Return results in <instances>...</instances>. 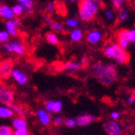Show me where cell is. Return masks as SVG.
Listing matches in <instances>:
<instances>
[{"instance_id": "6da1fadb", "label": "cell", "mask_w": 135, "mask_h": 135, "mask_svg": "<svg viewBox=\"0 0 135 135\" xmlns=\"http://www.w3.org/2000/svg\"><path fill=\"white\" fill-rule=\"evenodd\" d=\"M91 73L99 83L104 86L113 85L118 79V71L114 64L103 61H95L93 63Z\"/></svg>"}, {"instance_id": "7a4b0ae2", "label": "cell", "mask_w": 135, "mask_h": 135, "mask_svg": "<svg viewBox=\"0 0 135 135\" xmlns=\"http://www.w3.org/2000/svg\"><path fill=\"white\" fill-rule=\"evenodd\" d=\"M103 54L109 60L114 61L116 64L123 65L129 61V54L126 49L120 46L116 42L108 43L103 48Z\"/></svg>"}, {"instance_id": "3957f363", "label": "cell", "mask_w": 135, "mask_h": 135, "mask_svg": "<svg viewBox=\"0 0 135 135\" xmlns=\"http://www.w3.org/2000/svg\"><path fill=\"white\" fill-rule=\"evenodd\" d=\"M100 5L92 0H79V18L82 22L89 23L98 13Z\"/></svg>"}, {"instance_id": "277c9868", "label": "cell", "mask_w": 135, "mask_h": 135, "mask_svg": "<svg viewBox=\"0 0 135 135\" xmlns=\"http://www.w3.org/2000/svg\"><path fill=\"white\" fill-rule=\"evenodd\" d=\"M2 49L6 53L9 54H14L17 56H23L26 54L27 48H26L25 44L18 38H12L2 45Z\"/></svg>"}, {"instance_id": "5b68a950", "label": "cell", "mask_w": 135, "mask_h": 135, "mask_svg": "<svg viewBox=\"0 0 135 135\" xmlns=\"http://www.w3.org/2000/svg\"><path fill=\"white\" fill-rule=\"evenodd\" d=\"M102 128L107 135H122L123 133V127L117 120H106L102 125Z\"/></svg>"}, {"instance_id": "8992f818", "label": "cell", "mask_w": 135, "mask_h": 135, "mask_svg": "<svg viewBox=\"0 0 135 135\" xmlns=\"http://www.w3.org/2000/svg\"><path fill=\"white\" fill-rule=\"evenodd\" d=\"M14 102V94L13 92L6 87V86L0 84V105H11Z\"/></svg>"}, {"instance_id": "52a82bcc", "label": "cell", "mask_w": 135, "mask_h": 135, "mask_svg": "<svg viewBox=\"0 0 135 135\" xmlns=\"http://www.w3.org/2000/svg\"><path fill=\"white\" fill-rule=\"evenodd\" d=\"M45 109L47 113H54V114H60L63 109V103L61 100L57 99H50L45 101Z\"/></svg>"}, {"instance_id": "ba28073f", "label": "cell", "mask_w": 135, "mask_h": 135, "mask_svg": "<svg viewBox=\"0 0 135 135\" xmlns=\"http://www.w3.org/2000/svg\"><path fill=\"white\" fill-rule=\"evenodd\" d=\"M75 120H76L77 126L87 127L97 122L98 120V117L94 114H91V113H81V114L78 115L77 118H75Z\"/></svg>"}, {"instance_id": "9c48e42d", "label": "cell", "mask_w": 135, "mask_h": 135, "mask_svg": "<svg viewBox=\"0 0 135 135\" xmlns=\"http://www.w3.org/2000/svg\"><path fill=\"white\" fill-rule=\"evenodd\" d=\"M11 79L15 81L18 85L24 86L28 82V77L25 72H23L22 70L19 68H13L11 69Z\"/></svg>"}, {"instance_id": "30bf717a", "label": "cell", "mask_w": 135, "mask_h": 135, "mask_svg": "<svg viewBox=\"0 0 135 135\" xmlns=\"http://www.w3.org/2000/svg\"><path fill=\"white\" fill-rule=\"evenodd\" d=\"M20 25H21L20 21H19L17 18H14V19H12V20L6 21L4 29L9 33V36L15 38V37L18 35L19 27H20Z\"/></svg>"}, {"instance_id": "8fae6325", "label": "cell", "mask_w": 135, "mask_h": 135, "mask_svg": "<svg viewBox=\"0 0 135 135\" xmlns=\"http://www.w3.org/2000/svg\"><path fill=\"white\" fill-rule=\"evenodd\" d=\"M103 39V33L101 30L97 28L91 29L86 34V40L90 45H97Z\"/></svg>"}, {"instance_id": "7c38bea8", "label": "cell", "mask_w": 135, "mask_h": 135, "mask_svg": "<svg viewBox=\"0 0 135 135\" xmlns=\"http://www.w3.org/2000/svg\"><path fill=\"white\" fill-rule=\"evenodd\" d=\"M36 117L38 122L43 127H48L52 123L51 113H47L45 109H39V110H37Z\"/></svg>"}, {"instance_id": "4fadbf2b", "label": "cell", "mask_w": 135, "mask_h": 135, "mask_svg": "<svg viewBox=\"0 0 135 135\" xmlns=\"http://www.w3.org/2000/svg\"><path fill=\"white\" fill-rule=\"evenodd\" d=\"M0 18L4 19L6 21L16 18L11 6L7 4H0Z\"/></svg>"}, {"instance_id": "5bb4252c", "label": "cell", "mask_w": 135, "mask_h": 135, "mask_svg": "<svg viewBox=\"0 0 135 135\" xmlns=\"http://www.w3.org/2000/svg\"><path fill=\"white\" fill-rule=\"evenodd\" d=\"M117 42L116 43L121 46L123 49L128 48L131 45V42L128 39V29H122L117 33Z\"/></svg>"}, {"instance_id": "9a60e30c", "label": "cell", "mask_w": 135, "mask_h": 135, "mask_svg": "<svg viewBox=\"0 0 135 135\" xmlns=\"http://www.w3.org/2000/svg\"><path fill=\"white\" fill-rule=\"evenodd\" d=\"M11 127L12 129H16V128H26L28 127V123H27V118H25V117L13 116L11 118Z\"/></svg>"}, {"instance_id": "2e32d148", "label": "cell", "mask_w": 135, "mask_h": 135, "mask_svg": "<svg viewBox=\"0 0 135 135\" xmlns=\"http://www.w3.org/2000/svg\"><path fill=\"white\" fill-rule=\"evenodd\" d=\"M9 107L12 109L14 114H16V116H21L27 118L29 115V112L27 110V109L26 107L22 106V105H19V104H16L13 102V103H11L9 105Z\"/></svg>"}, {"instance_id": "e0dca14e", "label": "cell", "mask_w": 135, "mask_h": 135, "mask_svg": "<svg viewBox=\"0 0 135 135\" xmlns=\"http://www.w3.org/2000/svg\"><path fill=\"white\" fill-rule=\"evenodd\" d=\"M81 67H82V64H81L79 61H67L66 63H64L62 68H63V70H65L67 72L76 73V72H78L79 70H80Z\"/></svg>"}, {"instance_id": "ac0fdd59", "label": "cell", "mask_w": 135, "mask_h": 135, "mask_svg": "<svg viewBox=\"0 0 135 135\" xmlns=\"http://www.w3.org/2000/svg\"><path fill=\"white\" fill-rule=\"evenodd\" d=\"M12 109L9 105H0V118L1 119H11L14 116Z\"/></svg>"}, {"instance_id": "d6986e66", "label": "cell", "mask_w": 135, "mask_h": 135, "mask_svg": "<svg viewBox=\"0 0 135 135\" xmlns=\"http://www.w3.org/2000/svg\"><path fill=\"white\" fill-rule=\"evenodd\" d=\"M69 38H70V40L72 41V42H74V43H79L80 41L83 40L84 33L80 28L78 27V28L72 29V30L70 31Z\"/></svg>"}, {"instance_id": "ffe728a7", "label": "cell", "mask_w": 135, "mask_h": 135, "mask_svg": "<svg viewBox=\"0 0 135 135\" xmlns=\"http://www.w3.org/2000/svg\"><path fill=\"white\" fill-rule=\"evenodd\" d=\"M131 17V11L129 9H127V8H123L120 11H118V13H117L116 19L118 21V23L120 24H123L126 21L128 20V18Z\"/></svg>"}, {"instance_id": "44dd1931", "label": "cell", "mask_w": 135, "mask_h": 135, "mask_svg": "<svg viewBox=\"0 0 135 135\" xmlns=\"http://www.w3.org/2000/svg\"><path fill=\"white\" fill-rule=\"evenodd\" d=\"M11 72V64L9 62H3L0 64V78L5 79L9 77Z\"/></svg>"}, {"instance_id": "7402d4cb", "label": "cell", "mask_w": 135, "mask_h": 135, "mask_svg": "<svg viewBox=\"0 0 135 135\" xmlns=\"http://www.w3.org/2000/svg\"><path fill=\"white\" fill-rule=\"evenodd\" d=\"M45 40L47 42L49 45H58L60 44V39H59V36L57 35V33L53 31L47 32L45 34Z\"/></svg>"}, {"instance_id": "603a6c76", "label": "cell", "mask_w": 135, "mask_h": 135, "mask_svg": "<svg viewBox=\"0 0 135 135\" xmlns=\"http://www.w3.org/2000/svg\"><path fill=\"white\" fill-rule=\"evenodd\" d=\"M18 3L22 5V7L25 9L26 13H31L34 8L33 0H20Z\"/></svg>"}, {"instance_id": "cb8c5ba5", "label": "cell", "mask_w": 135, "mask_h": 135, "mask_svg": "<svg viewBox=\"0 0 135 135\" xmlns=\"http://www.w3.org/2000/svg\"><path fill=\"white\" fill-rule=\"evenodd\" d=\"M49 27H51L52 31L55 33H61L64 30V26L61 23L57 22V21H52Z\"/></svg>"}, {"instance_id": "d4e9b609", "label": "cell", "mask_w": 135, "mask_h": 135, "mask_svg": "<svg viewBox=\"0 0 135 135\" xmlns=\"http://www.w3.org/2000/svg\"><path fill=\"white\" fill-rule=\"evenodd\" d=\"M112 3V6L116 11H120L123 8H126V5L128 3V0H110Z\"/></svg>"}, {"instance_id": "484cf974", "label": "cell", "mask_w": 135, "mask_h": 135, "mask_svg": "<svg viewBox=\"0 0 135 135\" xmlns=\"http://www.w3.org/2000/svg\"><path fill=\"white\" fill-rule=\"evenodd\" d=\"M65 26L68 27V28L71 29V30H72V29H75V28H78L79 26V19L71 17V18L66 19Z\"/></svg>"}, {"instance_id": "4316f807", "label": "cell", "mask_w": 135, "mask_h": 135, "mask_svg": "<svg viewBox=\"0 0 135 135\" xmlns=\"http://www.w3.org/2000/svg\"><path fill=\"white\" fill-rule=\"evenodd\" d=\"M12 11H13V14L15 15V17H19V16H22L23 14L25 13V9L22 7V5L20 3H17V4H14L12 7Z\"/></svg>"}, {"instance_id": "83f0119b", "label": "cell", "mask_w": 135, "mask_h": 135, "mask_svg": "<svg viewBox=\"0 0 135 135\" xmlns=\"http://www.w3.org/2000/svg\"><path fill=\"white\" fill-rule=\"evenodd\" d=\"M104 16H105V19L110 23L113 22L116 19V14L112 9H106L105 12H104Z\"/></svg>"}, {"instance_id": "f1b7e54d", "label": "cell", "mask_w": 135, "mask_h": 135, "mask_svg": "<svg viewBox=\"0 0 135 135\" xmlns=\"http://www.w3.org/2000/svg\"><path fill=\"white\" fill-rule=\"evenodd\" d=\"M9 40H11V36L9 35V33L5 29H1L0 30V45L7 43Z\"/></svg>"}, {"instance_id": "f546056e", "label": "cell", "mask_w": 135, "mask_h": 135, "mask_svg": "<svg viewBox=\"0 0 135 135\" xmlns=\"http://www.w3.org/2000/svg\"><path fill=\"white\" fill-rule=\"evenodd\" d=\"M0 135H12V128L9 125L0 126Z\"/></svg>"}, {"instance_id": "4dcf8cb0", "label": "cell", "mask_w": 135, "mask_h": 135, "mask_svg": "<svg viewBox=\"0 0 135 135\" xmlns=\"http://www.w3.org/2000/svg\"><path fill=\"white\" fill-rule=\"evenodd\" d=\"M63 125L68 128H74L77 127V123H76V120L75 118H71V117H68L63 120Z\"/></svg>"}, {"instance_id": "1f68e13d", "label": "cell", "mask_w": 135, "mask_h": 135, "mask_svg": "<svg viewBox=\"0 0 135 135\" xmlns=\"http://www.w3.org/2000/svg\"><path fill=\"white\" fill-rule=\"evenodd\" d=\"M12 135H30V132L27 128H16V129H12Z\"/></svg>"}, {"instance_id": "d6a6232c", "label": "cell", "mask_w": 135, "mask_h": 135, "mask_svg": "<svg viewBox=\"0 0 135 135\" xmlns=\"http://www.w3.org/2000/svg\"><path fill=\"white\" fill-rule=\"evenodd\" d=\"M63 120H64V118L61 115H57L54 118H52V123L56 127H60L63 125Z\"/></svg>"}, {"instance_id": "836d02e7", "label": "cell", "mask_w": 135, "mask_h": 135, "mask_svg": "<svg viewBox=\"0 0 135 135\" xmlns=\"http://www.w3.org/2000/svg\"><path fill=\"white\" fill-rule=\"evenodd\" d=\"M128 39L131 42V44L135 43V29H128Z\"/></svg>"}, {"instance_id": "e575fe53", "label": "cell", "mask_w": 135, "mask_h": 135, "mask_svg": "<svg viewBox=\"0 0 135 135\" xmlns=\"http://www.w3.org/2000/svg\"><path fill=\"white\" fill-rule=\"evenodd\" d=\"M110 119L117 120V121H118V120L120 119V117H121V113H120L119 112H117V110H113V112H110Z\"/></svg>"}, {"instance_id": "d590c367", "label": "cell", "mask_w": 135, "mask_h": 135, "mask_svg": "<svg viewBox=\"0 0 135 135\" xmlns=\"http://www.w3.org/2000/svg\"><path fill=\"white\" fill-rule=\"evenodd\" d=\"M46 9H47L48 12H53L55 9V5L53 2H48L46 5Z\"/></svg>"}, {"instance_id": "8d00e7d4", "label": "cell", "mask_w": 135, "mask_h": 135, "mask_svg": "<svg viewBox=\"0 0 135 135\" xmlns=\"http://www.w3.org/2000/svg\"><path fill=\"white\" fill-rule=\"evenodd\" d=\"M127 101H128V103L129 104V105H133L135 102V98H134V95H128V98H127Z\"/></svg>"}, {"instance_id": "74e56055", "label": "cell", "mask_w": 135, "mask_h": 135, "mask_svg": "<svg viewBox=\"0 0 135 135\" xmlns=\"http://www.w3.org/2000/svg\"><path fill=\"white\" fill-rule=\"evenodd\" d=\"M69 2H72V3H76V2H79V0H68Z\"/></svg>"}, {"instance_id": "f35d334b", "label": "cell", "mask_w": 135, "mask_h": 135, "mask_svg": "<svg viewBox=\"0 0 135 135\" xmlns=\"http://www.w3.org/2000/svg\"><path fill=\"white\" fill-rule=\"evenodd\" d=\"M92 1H94V2H97V3H99L101 0H92Z\"/></svg>"}, {"instance_id": "ab89813d", "label": "cell", "mask_w": 135, "mask_h": 135, "mask_svg": "<svg viewBox=\"0 0 135 135\" xmlns=\"http://www.w3.org/2000/svg\"><path fill=\"white\" fill-rule=\"evenodd\" d=\"M0 4H1V0H0Z\"/></svg>"}, {"instance_id": "60d3db41", "label": "cell", "mask_w": 135, "mask_h": 135, "mask_svg": "<svg viewBox=\"0 0 135 135\" xmlns=\"http://www.w3.org/2000/svg\"><path fill=\"white\" fill-rule=\"evenodd\" d=\"M17 1H18V2H19V1H20V0H17Z\"/></svg>"}]
</instances>
